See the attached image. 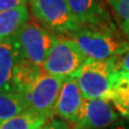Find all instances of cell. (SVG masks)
<instances>
[{
  "label": "cell",
  "mask_w": 129,
  "mask_h": 129,
  "mask_svg": "<svg viewBox=\"0 0 129 129\" xmlns=\"http://www.w3.org/2000/svg\"><path fill=\"white\" fill-rule=\"evenodd\" d=\"M70 39L90 60H108L129 51V40L113 22L79 28Z\"/></svg>",
  "instance_id": "obj_1"
},
{
  "label": "cell",
  "mask_w": 129,
  "mask_h": 129,
  "mask_svg": "<svg viewBox=\"0 0 129 129\" xmlns=\"http://www.w3.org/2000/svg\"><path fill=\"white\" fill-rule=\"evenodd\" d=\"M74 76L79 83L83 98L107 99L110 101L114 87L119 81V74L116 72L112 59H87Z\"/></svg>",
  "instance_id": "obj_2"
},
{
  "label": "cell",
  "mask_w": 129,
  "mask_h": 129,
  "mask_svg": "<svg viewBox=\"0 0 129 129\" xmlns=\"http://www.w3.org/2000/svg\"><path fill=\"white\" fill-rule=\"evenodd\" d=\"M29 6L36 21L52 34L70 38L79 30L66 0H29Z\"/></svg>",
  "instance_id": "obj_3"
},
{
  "label": "cell",
  "mask_w": 129,
  "mask_h": 129,
  "mask_svg": "<svg viewBox=\"0 0 129 129\" xmlns=\"http://www.w3.org/2000/svg\"><path fill=\"white\" fill-rule=\"evenodd\" d=\"M87 57L70 38L58 36L42 66V71L50 75L67 79L74 76Z\"/></svg>",
  "instance_id": "obj_4"
},
{
  "label": "cell",
  "mask_w": 129,
  "mask_h": 129,
  "mask_svg": "<svg viewBox=\"0 0 129 129\" xmlns=\"http://www.w3.org/2000/svg\"><path fill=\"white\" fill-rule=\"evenodd\" d=\"M57 37L42 27L37 21L29 19L14 40L22 58L42 68Z\"/></svg>",
  "instance_id": "obj_5"
},
{
  "label": "cell",
  "mask_w": 129,
  "mask_h": 129,
  "mask_svg": "<svg viewBox=\"0 0 129 129\" xmlns=\"http://www.w3.org/2000/svg\"><path fill=\"white\" fill-rule=\"evenodd\" d=\"M64 80L42 72L30 89L23 96L27 110L53 119L55 106Z\"/></svg>",
  "instance_id": "obj_6"
},
{
  "label": "cell",
  "mask_w": 129,
  "mask_h": 129,
  "mask_svg": "<svg viewBox=\"0 0 129 129\" xmlns=\"http://www.w3.org/2000/svg\"><path fill=\"white\" fill-rule=\"evenodd\" d=\"M118 114L110 100L83 99L81 110L72 129H104L116 122Z\"/></svg>",
  "instance_id": "obj_7"
},
{
  "label": "cell",
  "mask_w": 129,
  "mask_h": 129,
  "mask_svg": "<svg viewBox=\"0 0 129 129\" xmlns=\"http://www.w3.org/2000/svg\"><path fill=\"white\" fill-rule=\"evenodd\" d=\"M80 28L112 22L103 0H66Z\"/></svg>",
  "instance_id": "obj_8"
},
{
  "label": "cell",
  "mask_w": 129,
  "mask_h": 129,
  "mask_svg": "<svg viewBox=\"0 0 129 129\" xmlns=\"http://www.w3.org/2000/svg\"><path fill=\"white\" fill-rule=\"evenodd\" d=\"M83 95L75 76L67 78L63 81L58 99L55 106V115L71 124L75 122L83 103Z\"/></svg>",
  "instance_id": "obj_9"
},
{
  "label": "cell",
  "mask_w": 129,
  "mask_h": 129,
  "mask_svg": "<svg viewBox=\"0 0 129 129\" xmlns=\"http://www.w3.org/2000/svg\"><path fill=\"white\" fill-rule=\"evenodd\" d=\"M22 59L15 40L0 42V92H14V71Z\"/></svg>",
  "instance_id": "obj_10"
},
{
  "label": "cell",
  "mask_w": 129,
  "mask_h": 129,
  "mask_svg": "<svg viewBox=\"0 0 129 129\" xmlns=\"http://www.w3.org/2000/svg\"><path fill=\"white\" fill-rule=\"evenodd\" d=\"M29 19L30 15L26 6L10 11H0V42L13 40Z\"/></svg>",
  "instance_id": "obj_11"
},
{
  "label": "cell",
  "mask_w": 129,
  "mask_h": 129,
  "mask_svg": "<svg viewBox=\"0 0 129 129\" xmlns=\"http://www.w3.org/2000/svg\"><path fill=\"white\" fill-rule=\"evenodd\" d=\"M42 72L43 71L41 67H38L28 60L22 58L14 71V92L23 97L31 88Z\"/></svg>",
  "instance_id": "obj_12"
},
{
  "label": "cell",
  "mask_w": 129,
  "mask_h": 129,
  "mask_svg": "<svg viewBox=\"0 0 129 129\" xmlns=\"http://www.w3.org/2000/svg\"><path fill=\"white\" fill-rule=\"evenodd\" d=\"M48 120L51 119L42 114L26 111L0 123V129H39Z\"/></svg>",
  "instance_id": "obj_13"
},
{
  "label": "cell",
  "mask_w": 129,
  "mask_h": 129,
  "mask_svg": "<svg viewBox=\"0 0 129 129\" xmlns=\"http://www.w3.org/2000/svg\"><path fill=\"white\" fill-rule=\"evenodd\" d=\"M28 111L23 97L17 94L0 92V123Z\"/></svg>",
  "instance_id": "obj_14"
},
{
  "label": "cell",
  "mask_w": 129,
  "mask_h": 129,
  "mask_svg": "<svg viewBox=\"0 0 129 129\" xmlns=\"http://www.w3.org/2000/svg\"><path fill=\"white\" fill-rule=\"evenodd\" d=\"M111 101L120 114L129 119V81L119 80L116 83Z\"/></svg>",
  "instance_id": "obj_15"
},
{
  "label": "cell",
  "mask_w": 129,
  "mask_h": 129,
  "mask_svg": "<svg viewBox=\"0 0 129 129\" xmlns=\"http://www.w3.org/2000/svg\"><path fill=\"white\" fill-rule=\"evenodd\" d=\"M119 23H129V0H106Z\"/></svg>",
  "instance_id": "obj_16"
},
{
  "label": "cell",
  "mask_w": 129,
  "mask_h": 129,
  "mask_svg": "<svg viewBox=\"0 0 129 129\" xmlns=\"http://www.w3.org/2000/svg\"><path fill=\"white\" fill-rule=\"evenodd\" d=\"M116 72L120 74H129V51L111 58Z\"/></svg>",
  "instance_id": "obj_17"
},
{
  "label": "cell",
  "mask_w": 129,
  "mask_h": 129,
  "mask_svg": "<svg viewBox=\"0 0 129 129\" xmlns=\"http://www.w3.org/2000/svg\"><path fill=\"white\" fill-rule=\"evenodd\" d=\"M29 0H0V11H10L25 7Z\"/></svg>",
  "instance_id": "obj_18"
},
{
  "label": "cell",
  "mask_w": 129,
  "mask_h": 129,
  "mask_svg": "<svg viewBox=\"0 0 129 129\" xmlns=\"http://www.w3.org/2000/svg\"><path fill=\"white\" fill-rule=\"evenodd\" d=\"M39 129H70L69 125L66 124L62 120H58V119H51L48 122L43 125L41 128Z\"/></svg>",
  "instance_id": "obj_19"
},
{
  "label": "cell",
  "mask_w": 129,
  "mask_h": 129,
  "mask_svg": "<svg viewBox=\"0 0 129 129\" xmlns=\"http://www.w3.org/2000/svg\"><path fill=\"white\" fill-rule=\"evenodd\" d=\"M119 27L124 35L126 36V38L129 40V23H119Z\"/></svg>",
  "instance_id": "obj_20"
},
{
  "label": "cell",
  "mask_w": 129,
  "mask_h": 129,
  "mask_svg": "<svg viewBox=\"0 0 129 129\" xmlns=\"http://www.w3.org/2000/svg\"><path fill=\"white\" fill-rule=\"evenodd\" d=\"M119 80L129 81V74H120V75H119Z\"/></svg>",
  "instance_id": "obj_21"
}]
</instances>
